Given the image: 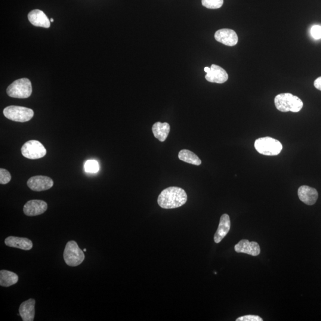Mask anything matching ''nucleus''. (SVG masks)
Returning a JSON list of instances; mask_svg holds the SVG:
<instances>
[{
    "label": "nucleus",
    "instance_id": "obj_20",
    "mask_svg": "<svg viewBox=\"0 0 321 321\" xmlns=\"http://www.w3.org/2000/svg\"><path fill=\"white\" fill-rule=\"evenodd\" d=\"M178 158L182 161L190 163L194 165L199 166L202 163V160L199 157L190 150H182L179 152Z\"/></svg>",
    "mask_w": 321,
    "mask_h": 321
},
{
    "label": "nucleus",
    "instance_id": "obj_5",
    "mask_svg": "<svg viewBox=\"0 0 321 321\" xmlns=\"http://www.w3.org/2000/svg\"><path fill=\"white\" fill-rule=\"evenodd\" d=\"M7 93L8 96L12 98H29L32 93L31 82L27 78L18 79L8 86Z\"/></svg>",
    "mask_w": 321,
    "mask_h": 321
},
{
    "label": "nucleus",
    "instance_id": "obj_18",
    "mask_svg": "<svg viewBox=\"0 0 321 321\" xmlns=\"http://www.w3.org/2000/svg\"><path fill=\"white\" fill-rule=\"evenodd\" d=\"M154 137L160 142H164L170 132V126L168 123L156 122L152 127Z\"/></svg>",
    "mask_w": 321,
    "mask_h": 321
},
{
    "label": "nucleus",
    "instance_id": "obj_22",
    "mask_svg": "<svg viewBox=\"0 0 321 321\" xmlns=\"http://www.w3.org/2000/svg\"><path fill=\"white\" fill-rule=\"evenodd\" d=\"M85 169L86 172L96 173L99 171L98 163L95 160H89L85 163Z\"/></svg>",
    "mask_w": 321,
    "mask_h": 321
},
{
    "label": "nucleus",
    "instance_id": "obj_27",
    "mask_svg": "<svg viewBox=\"0 0 321 321\" xmlns=\"http://www.w3.org/2000/svg\"><path fill=\"white\" fill-rule=\"evenodd\" d=\"M204 70H205V72L206 73H209L210 72V71H211V68L206 67H205Z\"/></svg>",
    "mask_w": 321,
    "mask_h": 321
},
{
    "label": "nucleus",
    "instance_id": "obj_2",
    "mask_svg": "<svg viewBox=\"0 0 321 321\" xmlns=\"http://www.w3.org/2000/svg\"><path fill=\"white\" fill-rule=\"evenodd\" d=\"M275 106L282 112H299L303 107V102L300 98L290 93L277 95L274 99Z\"/></svg>",
    "mask_w": 321,
    "mask_h": 321
},
{
    "label": "nucleus",
    "instance_id": "obj_10",
    "mask_svg": "<svg viewBox=\"0 0 321 321\" xmlns=\"http://www.w3.org/2000/svg\"><path fill=\"white\" fill-rule=\"evenodd\" d=\"M216 41L225 45L233 47L238 43V36L234 30L228 29L218 30L215 33Z\"/></svg>",
    "mask_w": 321,
    "mask_h": 321
},
{
    "label": "nucleus",
    "instance_id": "obj_4",
    "mask_svg": "<svg viewBox=\"0 0 321 321\" xmlns=\"http://www.w3.org/2000/svg\"><path fill=\"white\" fill-rule=\"evenodd\" d=\"M84 251L79 248L75 241H70L66 244L64 251V261L70 267H77L85 259Z\"/></svg>",
    "mask_w": 321,
    "mask_h": 321
},
{
    "label": "nucleus",
    "instance_id": "obj_7",
    "mask_svg": "<svg viewBox=\"0 0 321 321\" xmlns=\"http://www.w3.org/2000/svg\"><path fill=\"white\" fill-rule=\"evenodd\" d=\"M21 153L26 158L35 160L42 158L47 154V150L41 142L30 140L21 147Z\"/></svg>",
    "mask_w": 321,
    "mask_h": 321
},
{
    "label": "nucleus",
    "instance_id": "obj_16",
    "mask_svg": "<svg viewBox=\"0 0 321 321\" xmlns=\"http://www.w3.org/2000/svg\"><path fill=\"white\" fill-rule=\"evenodd\" d=\"M231 221L229 215L225 214L221 216L220 224L214 236L216 243H220L230 230Z\"/></svg>",
    "mask_w": 321,
    "mask_h": 321
},
{
    "label": "nucleus",
    "instance_id": "obj_24",
    "mask_svg": "<svg viewBox=\"0 0 321 321\" xmlns=\"http://www.w3.org/2000/svg\"><path fill=\"white\" fill-rule=\"evenodd\" d=\"M262 318L256 315H247V316L237 318L236 321H262Z\"/></svg>",
    "mask_w": 321,
    "mask_h": 321
},
{
    "label": "nucleus",
    "instance_id": "obj_23",
    "mask_svg": "<svg viewBox=\"0 0 321 321\" xmlns=\"http://www.w3.org/2000/svg\"><path fill=\"white\" fill-rule=\"evenodd\" d=\"M11 180V175L7 170L5 169H0V183L7 184Z\"/></svg>",
    "mask_w": 321,
    "mask_h": 321
},
{
    "label": "nucleus",
    "instance_id": "obj_21",
    "mask_svg": "<svg viewBox=\"0 0 321 321\" xmlns=\"http://www.w3.org/2000/svg\"><path fill=\"white\" fill-rule=\"evenodd\" d=\"M202 4L208 9H218L223 6L224 0H202Z\"/></svg>",
    "mask_w": 321,
    "mask_h": 321
},
{
    "label": "nucleus",
    "instance_id": "obj_13",
    "mask_svg": "<svg viewBox=\"0 0 321 321\" xmlns=\"http://www.w3.org/2000/svg\"><path fill=\"white\" fill-rule=\"evenodd\" d=\"M205 79L209 82L224 83L227 81L228 75L226 71L223 68L217 65L212 64L211 71L206 73Z\"/></svg>",
    "mask_w": 321,
    "mask_h": 321
},
{
    "label": "nucleus",
    "instance_id": "obj_1",
    "mask_svg": "<svg viewBox=\"0 0 321 321\" xmlns=\"http://www.w3.org/2000/svg\"><path fill=\"white\" fill-rule=\"evenodd\" d=\"M187 200L185 190L177 187H170L160 194L157 202L160 208L175 209L184 205Z\"/></svg>",
    "mask_w": 321,
    "mask_h": 321
},
{
    "label": "nucleus",
    "instance_id": "obj_15",
    "mask_svg": "<svg viewBox=\"0 0 321 321\" xmlns=\"http://www.w3.org/2000/svg\"><path fill=\"white\" fill-rule=\"evenodd\" d=\"M35 299H29L20 305L19 313L23 321H33L35 316Z\"/></svg>",
    "mask_w": 321,
    "mask_h": 321
},
{
    "label": "nucleus",
    "instance_id": "obj_9",
    "mask_svg": "<svg viewBox=\"0 0 321 321\" xmlns=\"http://www.w3.org/2000/svg\"><path fill=\"white\" fill-rule=\"evenodd\" d=\"M48 208L47 203L41 200H31L24 206V214L29 217L44 214Z\"/></svg>",
    "mask_w": 321,
    "mask_h": 321
},
{
    "label": "nucleus",
    "instance_id": "obj_14",
    "mask_svg": "<svg viewBox=\"0 0 321 321\" xmlns=\"http://www.w3.org/2000/svg\"><path fill=\"white\" fill-rule=\"evenodd\" d=\"M28 19L30 23L36 27L49 28L51 26L50 20L42 11L34 10L28 14Z\"/></svg>",
    "mask_w": 321,
    "mask_h": 321
},
{
    "label": "nucleus",
    "instance_id": "obj_29",
    "mask_svg": "<svg viewBox=\"0 0 321 321\" xmlns=\"http://www.w3.org/2000/svg\"><path fill=\"white\" fill-rule=\"evenodd\" d=\"M83 251L86 252V249H84V250H83Z\"/></svg>",
    "mask_w": 321,
    "mask_h": 321
},
{
    "label": "nucleus",
    "instance_id": "obj_3",
    "mask_svg": "<svg viewBox=\"0 0 321 321\" xmlns=\"http://www.w3.org/2000/svg\"><path fill=\"white\" fill-rule=\"evenodd\" d=\"M255 148L259 153L265 156H277L282 150L283 146L279 141L271 137L258 138L255 142Z\"/></svg>",
    "mask_w": 321,
    "mask_h": 321
},
{
    "label": "nucleus",
    "instance_id": "obj_19",
    "mask_svg": "<svg viewBox=\"0 0 321 321\" xmlns=\"http://www.w3.org/2000/svg\"><path fill=\"white\" fill-rule=\"evenodd\" d=\"M18 276L16 273L7 270L0 271V285L3 287H10L16 284Z\"/></svg>",
    "mask_w": 321,
    "mask_h": 321
},
{
    "label": "nucleus",
    "instance_id": "obj_6",
    "mask_svg": "<svg viewBox=\"0 0 321 321\" xmlns=\"http://www.w3.org/2000/svg\"><path fill=\"white\" fill-rule=\"evenodd\" d=\"M4 114L8 119L17 122H26L31 120L34 116L33 110L29 108L11 106L6 107Z\"/></svg>",
    "mask_w": 321,
    "mask_h": 321
},
{
    "label": "nucleus",
    "instance_id": "obj_11",
    "mask_svg": "<svg viewBox=\"0 0 321 321\" xmlns=\"http://www.w3.org/2000/svg\"><path fill=\"white\" fill-rule=\"evenodd\" d=\"M237 253H243L250 255L258 256L260 254L261 249L259 244L255 242H249L248 240H242L234 247Z\"/></svg>",
    "mask_w": 321,
    "mask_h": 321
},
{
    "label": "nucleus",
    "instance_id": "obj_26",
    "mask_svg": "<svg viewBox=\"0 0 321 321\" xmlns=\"http://www.w3.org/2000/svg\"><path fill=\"white\" fill-rule=\"evenodd\" d=\"M314 85L316 89L321 91V76L315 80Z\"/></svg>",
    "mask_w": 321,
    "mask_h": 321
},
{
    "label": "nucleus",
    "instance_id": "obj_25",
    "mask_svg": "<svg viewBox=\"0 0 321 321\" xmlns=\"http://www.w3.org/2000/svg\"><path fill=\"white\" fill-rule=\"evenodd\" d=\"M311 34L315 39H321V26H313L311 30Z\"/></svg>",
    "mask_w": 321,
    "mask_h": 321
},
{
    "label": "nucleus",
    "instance_id": "obj_17",
    "mask_svg": "<svg viewBox=\"0 0 321 321\" xmlns=\"http://www.w3.org/2000/svg\"><path fill=\"white\" fill-rule=\"evenodd\" d=\"M5 243L7 246L23 249L24 251H29L33 248L32 241L24 237L10 236L5 239Z\"/></svg>",
    "mask_w": 321,
    "mask_h": 321
},
{
    "label": "nucleus",
    "instance_id": "obj_28",
    "mask_svg": "<svg viewBox=\"0 0 321 321\" xmlns=\"http://www.w3.org/2000/svg\"><path fill=\"white\" fill-rule=\"evenodd\" d=\"M50 21H51V22H54V19H53V18H51Z\"/></svg>",
    "mask_w": 321,
    "mask_h": 321
},
{
    "label": "nucleus",
    "instance_id": "obj_8",
    "mask_svg": "<svg viewBox=\"0 0 321 321\" xmlns=\"http://www.w3.org/2000/svg\"><path fill=\"white\" fill-rule=\"evenodd\" d=\"M27 184L32 190L42 192L50 189L54 186V181L48 177L38 175L30 178L27 181Z\"/></svg>",
    "mask_w": 321,
    "mask_h": 321
},
{
    "label": "nucleus",
    "instance_id": "obj_12",
    "mask_svg": "<svg viewBox=\"0 0 321 321\" xmlns=\"http://www.w3.org/2000/svg\"><path fill=\"white\" fill-rule=\"evenodd\" d=\"M298 194L299 199L307 205H314L319 197L316 189L307 186L299 187Z\"/></svg>",
    "mask_w": 321,
    "mask_h": 321
}]
</instances>
